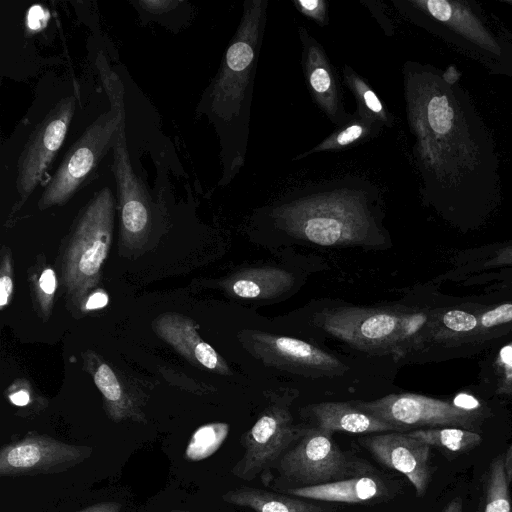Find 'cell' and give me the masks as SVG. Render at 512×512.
<instances>
[{
  "mask_svg": "<svg viewBox=\"0 0 512 512\" xmlns=\"http://www.w3.org/2000/svg\"><path fill=\"white\" fill-rule=\"evenodd\" d=\"M406 115L423 192L432 198L496 196L500 182L491 135L459 85L433 66L403 67Z\"/></svg>",
  "mask_w": 512,
  "mask_h": 512,
  "instance_id": "obj_1",
  "label": "cell"
},
{
  "mask_svg": "<svg viewBox=\"0 0 512 512\" xmlns=\"http://www.w3.org/2000/svg\"><path fill=\"white\" fill-rule=\"evenodd\" d=\"M380 191L372 182L346 176L306 186L265 208L283 233L320 246H381L376 218Z\"/></svg>",
  "mask_w": 512,
  "mask_h": 512,
  "instance_id": "obj_2",
  "label": "cell"
},
{
  "mask_svg": "<svg viewBox=\"0 0 512 512\" xmlns=\"http://www.w3.org/2000/svg\"><path fill=\"white\" fill-rule=\"evenodd\" d=\"M267 10V0H246L243 3L239 25L220 69L203 97V111L214 123L220 137L221 186L230 184L245 163L254 79Z\"/></svg>",
  "mask_w": 512,
  "mask_h": 512,
  "instance_id": "obj_3",
  "label": "cell"
},
{
  "mask_svg": "<svg viewBox=\"0 0 512 512\" xmlns=\"http://www.w3.org/2000/svg\"><path fill=\"white\" fill-rule=\"evenodd\" d=\"M97 66L111 102V110L95 120L69 148L43 190L39 201L42 209L61 205L72 197L112 147L116 131L125 115L124 90L119 78L108 68L101 55Z\"/></svg>",
  "mask_w": 512,
  "mask_h": 512,
  "instance_id": "obj_4",
  "label": "cell"
},
{
  "mask_svg": "<svg viewBox=\"0 0 512 512\" xmlns=\"http://www.w3.org/2000/svg\"><path fill=\"white\" fill-rule=\"evenodd\" d=\"M115 200L108 187L80 215L63 260V278L72 300L81 299L99 279L113 233Z\"/></svg>",
  "mask_w": 512,
  "mask_h": 512,
  "instance_id": "obj_5",
  "label": "cell"
},
{
  "mask_svg": "<svg viewBox=\"0 0 512 512\" xmlns=\"http://www.w3.org/2000/svg\"><path fill=\"white\" fill-rule=\"evenodd\" d=\"M279 470L290 482L312 486L372 473L373 467L343 452L331 432L316 427L304 430L281 456Z\"/></svg>",
  "mask_w": 512,
  "mask_h": 512,
  "instance_id": "obj_6",
  "label": "cell"
},
{
  "mask_svg": "<svg viewBox=\"0 0 512 512\" xmlns=\"http://www.w3.org/2000/svg\"><path fill=\"white\" fill-rule=\"evenodd\" d=\"M320 323L329 334L371 354L400 355L407 340V316L385 307H339L324 312Z\"/></svg>",
  "mask_w": 512,
  "mask_h": 512,
  "instance_id": "obj_7",
  "label": "cell"
},
{
  "mask_svg": "<svg viewBox=\"0 0 512 512\" xmlns=\"http://www.w3.org/2000/svg\"><path fill=\"white\" fill-rule=\"evenodd\" d=\"M357 408L395 426L399 432L410 428L458 427L478 429L483 413L465 409L435 398L403 393L390 394L373 401L352 402Z\"/></svg>",
  "mask_w": 512,
  "mask_h": 512,
  "instance_id": "obj_8",
  "label": "cell"
},
{
  "mask_svg": "<svg viewBox=\"0 0 512 512\" xmlns=\"http://www.w3.org/2000/svg\"><path fill=\"white\" fill-rule=\"evenodd\" d=\"M245 347L265 365L307 377L338 376L348 367L334 355L296 338L263 331L244 333Z\"/></svg>",
  "mask_w": 512,
  "mask_h": 512,
  "instance_id": "obj_9",
  "label": "cell"
},
{
  "mask_svg": "<svg viewBox=\"0 0 512 512\" xmlns=\"http://www.w3.org/2000/svg\"><path fill=\"white\" fill-rule=\"evenodd\" d=\"M75 112L72 96L58 101L37 124L20 154L16 187L21 201L33 192L62 145Z\"/></svg>",
  "mask_w": 512,
  "mask_h": 512,
  "instance_id": "obj_10",
  "label": "cell"
},
{
  "mask_svg": "<svg viewBox=\"0 0 512 512\" xmlns=\"http://www.w3.org/2000/svg\"><path fill=\"white\" fill-rule=\"evenodd\" d=\"M304 430H298L289 411L279 406L266 408L243 435L244 454L235 466L236 476L252 480L267 470Z\"/></svg>",
  "mask_w": 512,
  "mask_h": 512,
  "instance_id": "obj_11",
  "label": "cell"
},
{
  "mask_svg": "<svg viewBox=\"0 0 512 512\" xmlns=\"http://www.w3.org/2000/svg\"><path fill=\"white\" fill-rule=\"evenodd\" d=\"M112 150V169L118 194L121 235L125 243L133 245L147 235L151 226L152 209L149 194L131 165L125 132V115L116 131Z\"/></svg>",
  "mask_w": 512,
  "mask_h": 512,
  "instance_id": "obj_12",
  "label": "cell"
},
{
  "mask_svg": "<svg viewBox=\"0 0 512 512\" xmlns=\"http://www.w3.org/2000/svg\"><path fill=\"white\" fill-rule=\"evenodd\" d=\"M360 444L382 465L404 474L419 497L426 493L431 477V446L403 432H385L362 437Z\"/></svg>",
  "mask_w": 512,
  "mask_h": 512,
  "instance_id": "obj_13",
  "label": "cell"
},
{
  "mask_svg": "<svg viewBox=\"0 0 512 512\" xmlns=\"http://www.w3.org/2000/svg\"><path fill=\"white\" fill-rule=\"evenodd\" d=\"M298 34L302 46L301 64L308 91L319 109L337 127L351 117L344 108L336 71L324 47L304 27Z\"/></svg>",
  "mask_w": 512,
  "mask_h": 512,
  "instance_id": "obj_14",
  "label": "cell"
},
{
  "mask_svg": "<svg viewBox=\"0 0 512 512\" xmlns=\"http://www.w3.org/2000/svg\"><path fill=\"white\" fill-rule=\"evenodd\" d=\"M405 6L421 12L455 31L474 45L500 56L501 47L481 20L462 1L409 0Z\"/></svg>",
  "mask_w": 512,
  "mask_h": 512,
  "instance_id": "obj_15",
  "label": "cell"
},
{
  "mask_svg": "<svg viewBox=\"0 0 512 512\" xmlns=\"http://www.w3.org/2000/svg\"><path fill=\"white\" fill-rule=\"evenodd\" d=\"M155 329L159 336L190 362L218 374H231L226 361L200 338L196 325L191 320L180 315L167 314L156 320Z\"/></svg>",
  "mask_w": 512,
  "mask_h": 512,
  "instance_id": "obj_16",
  "label": "cell"
},
{
  "mask_svg": "<svg viewBox=\"0 0 512 512\" xmlns=\"http://www.w3.org/2000/svg\"><path fill=\"white\" fill-rule=\"evenodd\" d=\"M288 493L315 501L366 504L387 498L390 490L383 479L372 472L334 482L292 488Z\"/></svg>",
  "mask_w": 512,
  "mask_h": 512,
  "instance_id": "obj_17",
  "label": "cell"
},
{
  "mask_svg": "<svg viewBox=\"0 0 512 512\" xmlns=\"http://www.w3.org/2000/svg\"><path fill=\"white\" fill-rule=\"evenodd\" d=\"M317 427L333 432L369 434L398 429L348 402H322L309 407Z\"/></svg>",
  "mask_w": 512,
  "mask_h": 512,
  "instance_id": "obj_18",
  "label": "cell"
},
{
  "mask_svg": "<svg viewBox=\"0 0 512 512\" xmlns=\"http://www.w3.org/2000/svg\"><path fill=\"white\" fill-rule=\"evenodd\" d=\"M294 281V276L285 269L263 266L236 272L227 280L226 286L239 298L265 300L287 292Z\"/></svg>",
  "mask_w": 512,
  "mask_h": 512,
  "instance_id": "obj_19",
  "label": "cell"
},
{
  "mask_svg": "<svg viewBox=\"0 0 512 512\" xmlns=\"http://www.w3.org/2000/svg\"><path fill=\"white\" fill-rule=\"evenodd\" d=\"M229 503L244 506L255 512H332L331 506L293 498L254 487H242L224 496Z\"/></svg>",
  "mask_w": 512,
  "mask_h": 512,
  "instance_id": "obj_20",
  "label": "cell"
},
{
  "mask_svg": "<svg viewBox=\"0 0 512 512\" xmlns=\"http://www.w3.org/2000/svg\"><path fill=\"white\" fill-rule=\"evenodd\" d=\"M383 127L375 119L356 108L346 123L337 127L334 132L311 149L296 155L293 161L302 160L316 153L341 151L362 144L379 136Z\"/></svg>",
  "mask_w": 512,
  "mask_h": 512,
  "instance_id": "obj_21",
  "label": "cell"
},
{
  "mask_svg": "<svg viewBox=\"0 0 512 512\" xmlns=\"http://www.w3.org/2000/svg\"><path fill=\"white\" fill-rule=\"evenodd\" d=\"M408 434L431 447L453 453H464L481 444L482 437L473 430L458 427L415 429Z\"/></svg>",
  "mask_w": 512,
  "mask_h": 512,
  "instance_id": "obj_22",
  "label": "cell"
},
{
  "mask_svg": "<svg viewBox=\"0 0 512 512\" xmlns=\"http://www.w3.org/2000/svg\"><path fill=\"white\" fill-rule=\"evenodd\" d=\"M342 77L356 100V108L375 119L384 127H392L394 120L390 112L368 84L352 67L344 65Z\"/></svg>",
  "mask_w": 512,
  "mask_h": 512,
  "instance_id": "obj_23",
  "label": "cell"
},
{
  "mask_svg": "<svg viewBox=\"0 0 512 512\" xmlns=\"http://www.w3.org/2000/svg\"><path fill=\"white\" fill-rule=\"evenodd\" d=\"M509 484L503 456L498 455L491 461L487 471L483 512H512Z\"/></svg>",
  "mask_w": 512,
  "mask_h": 512,
  "instance_id": "obj_24",
  "label": "cell"
},
{
  "mask_svg": "<svg viewBox=\"0 0 512 512\" xmlns=\"http://www.w3.org/2000/svg\"><path fill=\"white\" fill-rule=\"evenodd\" d=\"M228 431L229 426L226 423H212L200 427L188 445V457L199 460L210 456L220 447Z\"/></svg>",
  "mask_w": 512,
  "mask_h": 512,
  "instance_id": "obj_25",
  "label": "cell"
},
{
  "mask_svg": "<svg viewBox=\"0 0 512 512\" xmlns=\"http://www.w3.org/2000/svg\"><path fill=\"white\" fill-rule=\"evenodd\" d=\"M44 456V450L34 442L18 444L6 451L2 464L12 468H29L39 463Z\"/></svg>",
  "mask_w": 512,
  "mask_h": 512,
  "instance_id": "obj_26",
  "label": "cell"
},
{
  "mask_svg": "<svg viewBox=\"0 0 512 512\" xmlns=\"http://www.w3.org/2000/svg\"><path fill=\"white\" fill-rule=\"evenodd\" d=\"M94 382L105 399L114 404L123 400L120 383L113 370L105 363L101 364L94 373Z\"/></svg>",
  "mask_w": 512,
  "mask_h": 512,
  "instance_id": "obj_27",
  "label": "cell"
},
{
  "mask_svg": "<svg viewBox=\"0 0 512 512\" xmlns=\"http://www.w3.org/2000/svg\"><path fill=\"white\" fill-rule=\"evenodd\" d=\"M295 8L305 17L311 19L319 26L328 24L327 2L324 0H294Z\"/></svg>",
  "mask_w": 512,
  "mask_h": 512,
  "instance_id": "obj_28",
  "label": "cell"
},
{
  "mask_svg": "<svg viewBox=\"0 0 512 512\" xmlns=\"http://www.w3.org/2000/svg\"><path fill=\"white\" fill-rule=\"evenodd\" d=\"M443 324L456 332H467L477 326V319L474 315L460 310H451L443 316Z\"/></svg>",
  "mask_w": 512,
  "mask_h": 512,
  "instance_id": "obj_29",
  "label": "cell"
},
{
  "mask_svg": "<svg viewBox=\"0 0 512 512\" xmlns=\"http://www.w3.org/2000/svg\"><path fill=\"white\" fill-rule=\"evenodd\" d=\"M13 293V281L11 273L10 255L6 253L1 267L0 277V308L3 309L9 304L11 295Z\"/></svg>",
  "mask_w": 512,
  "mask_h": 512,
  "instance_id": "obj_30",
  "label": "cell"
},
{
  "mask_svg": "<svg viewBox=\"0 0 512 512\" xmlns=\"http://www.w3.org/2000/svg\"><path fill=\"white\" fill-rule=\"evenodd\" d=\"M512 320V304H503L482 315L481 324L484 327H492L507 323Z\"/></svg>",
  "mask_w": 512,
  "mask_h": 512,
  "instance_id": "obj_31",
  "label": "cell"
},
{
  "mask_svg": "<svg viewBox=\"0 0 512 512\" xmlns=\"http://www.w3.org/2000/svg\"><path fill=\"white\" fill-rule=\"evenodd\" d=\"M38 284L39 289L41 290V293L44 295V297L46 299L49 298V300H51V297L57 288V279L55 272L51 268H46L41 273Z\"/></svg>",
  "mask_w": 512,
  "mask_h": 512,
  "instance_id": "obj_32",
  "label": "cell"
},
{
  "mask_svg": "<svg viewBox=\"0 0 512 512\" xmlns=\"http://www.w3.org/2000/svg\"><path fill=\"white\" fill-rule=\"evenodd\" d=\"M177 4H179V2L176 1H139V5L143 7V9L153 14L166 12L177 6Z\"/></svg>",
  "mask_w": 512,
  "mask_h": 512,
  "instance_id": "obj_33",
  "label": "cell"
},
{
  "mask_svg": "<svg viewBox=\"0 0 512 512\" xmlns=\"http://www.w3.org/2000/svg\"><path fill=\"white\" fill-rule=\"evenodd\" d=\"M108 303V296L103 291H97L91 294L86 303L85 308L87 310H94V309H100L107 305Z\"/></svg>",
  "mask_w": 512,
  "mask_h": 512,
  "instance_id": "obj_34",
  "label": "cell"
},
{
  "mask_svg": "<svg viewBox=\"0 0 512 512\" xmlns=\"http://www.w3.org/2000/svg\"><path fill=\"white\" fill-rule=\"evenodd\" d=\"M456 406L465 408V409H477L479 407V402L472 396L467 394L458 395L453 402Z\"/></svg>",
  "mask_w": 512,
  "mask_h": 512,
  "instance_id": "obj_35",
  "label": "cell"
},
{
  "mask_svg": "<svg viewBox=\"0 0 512 512\" xmlns=\"http://www.w3.org/2000/svg\"><path fill=\"white\" fill-rule=\"evenodd\" d=\"M9 399L16 406H26L30 402V395L26 390H19L10 394Z\"/></svg>",
  "mask_w": 512,
  "mask_h": 512,
  "instance_id": "obj_36",
  "label": "cell"
},
{
  "mask_svg": "<svg viewBox=\"0 0 512 512\" xmlns=\"http://www.w3.org/2000/svg\"><path fill=\"white\" fill-rule=\"evenodd\" d=\"M441 75L447 84L454 85L459 79L460 72L454 66H449Z\"/></svg>",
  "mask_w": 512,
  "mask_h": 512,
  "instance_id": "obj_37",
  "label": "cell"
},
{
  "mask_svg": "<svg viewBox=\"0 0 512 512\" xmlns=\"http://www.w3.org/2000/svg\"><path fill=\"white\" fill-rule=\"evenodd\" d=\"M504 469L509 483L512 481V444L503 455Z\"/></svg>",
  "mask_w": 512,
  "mask_h": 512,
  "instance_id": "obj_38",
  "label": "cell"
},
{
  "mask_svg": "<svg viewBox=\"0 0 512 512\" xmlns=\"http://www.w3.org/2000/svg\"><path fill=\"white\" fill-rule=\"evenodd\" d=\"M463 503L460 497L452 499L444 508L443 512H462Z\"/></svg>",
  "mask_w": 512,
  "mask_h": 512,
  "instance_id": "obj_39",
  "label": "cell"
},
{
  "mask_svg": "<svg viewBox=\"0 0 512 512\" xmlns=\"http://www.w3.org/2000/svg\"><path fill=\"white\" fill-rule=\"evenodd\" d=\"M88 512H116L115 505H101L97 507H93L88 510Z\"/></svg>",
  "mask_w": 512,
  "mask_h": 512,
  "instance_id": "obj_40",
  "label": "cell"
},
{
  "mask_svg": "<svg viewBox=\"0 0 512 512\" xmlns=\"http://www.w3.org/2000/svg\"><path fill=\"white\" fill-rule=\"evenodd\" d=\"M502 357L506 363L512 366V348L506 347L501 351Z\"/></svg>",
  "mask_w": 512,
  "mask_h": 512,
  "instance_id": "obj_41",
  "label": "cell"
},
{
  "mask_svg": "<svg viewBox=\"0 0 512 512\" xmlns=\"http://www.w3.org/2000/svg\"><path fill=\"white\" fill-rule=\"evenodd\" d=\"M504 2L509 4V5H512V0H505Z\"/></svg>",
  "mask_w": 512,
  "mask_h": 512,
  "instance_id": "obj_42",
  "label": "cell"
}]
</instances>
